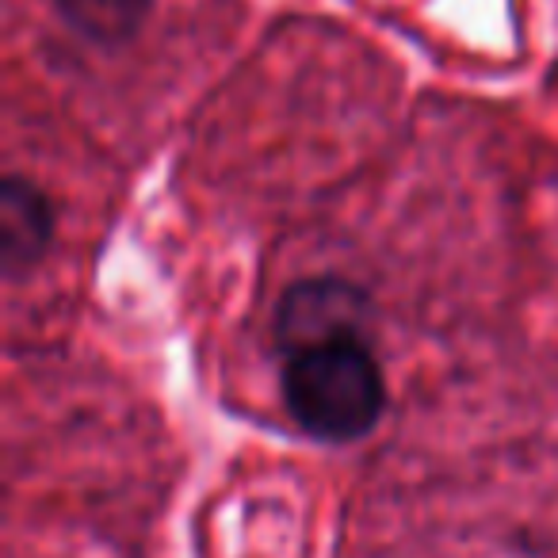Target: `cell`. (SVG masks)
Returning <instances> with one entry per match:
<instances>
[{"label":"cell","instance_id":"1","mask_svg":"<svg viewBox=\"0 0 558 558\" xmlns=\"http://www.w3.org/2000/svg\"><path fill=\"white\" fill-rule=\"evenodd\" d=\"M283 405L306 436L349 444L367 436L387 405V379L372 344H329L283 360Z\"/></svg>","mask_w":558,"mask_h":558},{"label":"cell","instance_id":"2","mask_svg":"<svg viewBox=\"0 0 558 558\" xmlns=\"http://www.w3.org/2000/svg\"><path fill=\"white\" fill-rule=\"evenodd\" d=\"M276 352L283 360L329 344H372L375 303L364 288L337 276L303 279L283 291L276 306Z\"/></svg>","mask_w":558,"mask_h":558},{"label":"cell","instance_id":"3","mask_svg":"<svg viewBox=\"0 0 558 558\" xmlns=\"http://www.w3.org/2000/svg\"><path fill=\"white\" fill-rule=\"evenodd\" d=\"M54 241V207L27 177H4L0 184V268L24 279L47 256Z\"/></svg>","mask_w":558,"mask_h":558},{"label":"cell","instance_id":"4","mask_svg":"<svg viewBox=\"0 0 558 558\" xmlns=\"http://www.w3.org/2000/svg\"><path fill=\"white\" fill-rule=\"evenodd\" d=\"M65 27L96 47H123L146 27L154 0H54Z\"/></svg>","mask_w":558,"mask_h":558}]
</instances>
